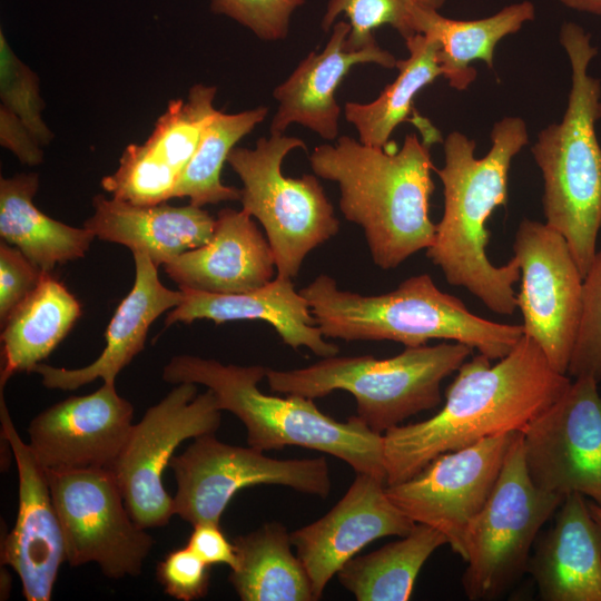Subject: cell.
<instances>
[{"mask_svg": "<svg viewBox=\"0 0 601 601\" xmlns=\"http://www.w3.org/2000/svg\"><path fill=\"white\" fill-rule=\"evenodd\" d=\"M516 433L440 454L411 479L386 485V494L414 523L440 531L464 560L469 526L487 501Z\"/></svg>", "mask_w": 601, "mask_h": 601, "instance_id": "5bb4252c", "label": "cell"}, {"mask_svg": "<svg viewBox=\"0 0 601 601\" xmlns=\"http://www.w3.org/2000/svg\"><path fill=\"white\" fill-rule=\"evenodd\" d=\"M534 18L535 7L528 0L476 20L449 19L433 11L426 18L422 35L439 41V62L450 87L465 90L477 76L471 63L482 60L492 69L496 45Z\"/></svg>", "mask_w": 601, "mask_h": 601, "instance_id": "f546056e", "label": "cell"}, {"mask_svg": "<svg viewBox=\"0 0 601 601\" xmlns=\"http://www.w3.org/2000/svg\"><path fill=\"white\" fill-rule=\"evenodd\" d=\"M564 497L532 482L518 432L487 501L465 535L462 585L470 600L497 598L528 570L542 525Z\"/></svg>", "mask_w": 601, "mask_h": 601, "instance_id": "9c48e42d", "label": "cell"}, {"mask_svg": "<svg viewBox=\"0 0 601 601\" xmlns=\"http://www.w3.org/2000/svg\"><path fill=\"white\" fill-rule=\"evenodd\" d=\"M443 544H447V540L440 531L415 523L400 540L354 556L336 575L358 601H405L412 594L422 566Z\"/></svg>", "mask_w": 601, "mask_h": 601, "instance_id": "f1b7e54d", "label": "cell"}, {"mask_svg": "<svg viewBox=\"0 0 601 601\" xmlns=\"http://www.w3.org/2000/svg\"><path fill=\"white\" fill-rule=\"evenodd\" d=\"M46 473L66 561L71 566L97 563L110 579L140 574L154 540L132 520L114 472L91 467Z\"/></svg>", "mask_w": 601, "mask_h": 601, "instance_id": "8fae6325", "label": "cell"}, {"mask_svg": "<svg viewBox=\"0 0 601 601\" xmlns=\"http://www.w3.org/2000/svg\"><path fill=\"white\" fill-rule=\"evenodd\" d=\"M528 571L544 601H601V526L588 500L565 495L538 541Z\"/></svg>", "mask_w": 601, "mask_h": 601, "instance_id": "7402d4cb", "label": "cell"}, {"mask_svg": "<svg viewBox=\"0 0 601 601\" xmlns=\"http://www.w3.org/2000/svg\"><path fill=\"white\" fill-rule=\"evenodd\" d=\"M220 421L221 410L211 390L197 394V384L179 383L132 425L111 471L139 526L157 528L169 522L173 497L162 484V473L185 440L215 434Z\"/></svg>", "mask_w": 601, "mask_h": 601, "instance_id": "7c38bea8", "label": "cell"}, {"mask_svg": "<svg viewBox=\"0 0 601 601\" xmlns=\"http://www.w3.org/2000/svg\"><path fill=\"white\" fill-rule=\"evenodd\" d=\"M81 315V305L51 273L1 323L0 387L16 373H32L68 335Z\"/></svg>", "mask_w": 601, "mask_h": 601, "instance_id": "484cf974", "label": "cell"}, {"mask_svg": "<svg viewBox=\"0 0 601 601\" xmlns=\"http://www.w3.org/2000/svg\"><path fill=\"white\" fill-rule=\"evenodd\" d=\"M590 376L565 392L522 432L526 469L540 489L580 493L601 506V394Z\"/></svg>", "mask_w": 601, "mask_h": 601, "instance_id": "9a60e30c", "label": "cell"}, {"mask_svg": "<svg viewBox=\"0 0 601 601\" xmlns=\"http://www.w3.org/2000/svg\"><path fill=\"white\" fill-rule=\"evenodd\" d=\"M169 467L177 491L174 515L191 525L220 524L227 505L237 492L254 485H282L321 497L331 492V475L324 456L277 460L253 446L224 443L215 434H205L179 455Z\"/></svg>", "mask_w": 601, "mask_h": 601, "instance_id": "30bf717a", "label": "cell"}, {"mask_svg": "<svg viewBox=\"0 0 601 601\" xmlns=\"http://www.w3.org/2000/svg\"><path fill=\"white\" fill-rule=\"evenodd\" d=\"M306 0H209L210 9L248 28L260 40H284L293 12Z\"/></svg>", "mask_w": 601, "mask_h": 601, "instance_id": "d590c367", "label": "cell"}, {"mask_svg": "<svg viewBox=\"0 0 601 601\" xmlns=\"http://www.w3.org/2000/svg\"><path fill=\"white\" fill-rule=\"evenodd\" d=\"M566 374L601 382V250L583 277L581 321Z\"/></svg>", "mask_w": 601, "mask_h": 601, "instance_id": "e575fe53", "label": "cell"}, {"mask_svg": "<svg viewBox=\"0 0 601 601\" xmlns=\"http://www.w3.org/2000/svg\"><path fill=\"white\" fill-rule=\"evenodd\" d=\"M491 361L479 353L464 362L435 415L383 434L386 485L411 479L445 452L522 432L572 382L525 334L506 356Z\"/></svg>", "mask_w": 601, "mask_h": 601, "instance_id": "6da1fadb", "label": "cell"}, {"mask_svg": "<svg viewBox=\"0 0 601 601\" xmlns=\"http://www.w3.org/2000/svg\"><path fill=\"white\" fill-rule=\"evenodd\" d=\"M434 142L410 134L400 149L391 142L380 148L342 136L309 155L314 174L337 183L342 214L363 228L371 257L382 269L400 266L434 240L436 224L430 218Z\"/></svg>", "mask_w": 601, "mask_h": 601, "instance_id": "3957f363", "label": "cell"}, {"mask_svg": "<svg viewBox=\"0 0 601 601\" xmlns=\"http://www.w3.org/2000/svg\"><path fill=\"white\" fill-rule=\"evenodd\" d=\"M136 275L131 290L118 305L106 333V346L91 364L80 368L38 364L32 373L51 390L72 391L97 378L115 383L117 375L144 347L150 325L181 300V292L173 290L159 279L158 266L146 254L132 253Z\"/></svg>", "mask_w": 601, "mask_h": 601, "instance_id": "cb8c5ba5", "label": "cell"}, {"mask_svg": "<svg viewBox=\"0 0 601 601\" xmlns=\"http://www.w3.org/2000/svg\"><path fill=\"white\" fill-rule=\"evenodd\" d=\"M275 258L270 245L243 209L224 208L203 246L164 265L179 288L214 294L245 293L268 284Z\"/></svg>", "mask_w": 601, "mask_h": 601, "instance_id": "44dd1931", "label": "cell"}, {"mask_svg": "<svg viewBox=\"0 0 601 601\" xmlns=\"http://www.w3.org/2000/svg\"><path fill=\"white\" fill-rule=\"evenodd\" d=\"M406 59H397L398 75L380 96L367 104L347 102L346 120L352 124L358 140L367 146L384 148L394 129L407 120L416 95L439 77V41L430 35H415L405 40Z\"/></svg>", "mask_w": 601, "mask_h": 601, "instance_id": "4dcf8cb0", "label": "cell"}, {"mask_svg": "<svg viewBox=\"0 0 601 601\" xmlns=\"http://www.w3.org/2000/svg\"><path fill=\"white\" fill-rule=\"evenodd\" d=\"M299 293L329 338L394 341L405 347L447 339L493 361L506 356L523 336L522 325L473 314L460 298L441 290L428 274L411 276L395 289L371 296L341 289L335 279L322 274Z\"/></svg>", "mask_w": 601, "mask_h": 601, "instance_id": "5b68a950", "label": "cell"}, {"mask_svg": "<svg viewBox=\"0 0 601 601\" xmlns=\"http://www.w3.org/2000/svg\"><path fill=\"white\" fill-rule=\"evenodd\" d=\"M559 38L572 71L568 105L560 122L540 130L531 152L543 179L544 223L564 237L584 277L601 230V82L589 73L598 49L574 22H564Z\"/></svg>", "mask_w": 601, "mask_h": 601, "instance_id": "277c9868", "label": "cell"}, {"mask_svg": "<svg viewBox=\"0 0 601 601\" xmlns=\"http://www.w3.org/2000/svg\"><path fill=\"white\" fill-rule=\"evenodd\" d=\"M1 435L10 444L18 470V512L2 542L1 561L18 574L28 601L51 599L66 561L63 533L46 470L17 432L0 392Z\"/></svg>", "mask_w": 601, "mask_h": 601, "instance_id": "e0dca14e", "label": "cell"}, {"mask_svg": "<svg viewBox=\"0 0 601 601\" xmlns=\"http://www.w3.org/2000/svg\"><path fill=\"white\" fill-rule=\"evenodd\" d=\"M208 565L225 564L231 569L236 566L237 553L233 542L228 541L220 529V524L198 523L186 544Z\"/></svg>", "mask_w": 601, "mask_h": 601, "instance_id": "f35d334b", "label": "cell"}, {"mask_svg": "<svg viewBox=\"0 0 601 601\" xmlns=\"http://www.w3.org/2000/svg\"><path fill=\"white\" fill-rule=\"evenodd\" d=\"M349 30L348 22H336L325 48L321 52L312 51L274 89L278 107L270 134H284L289 125L298 124L325 140L337 139L341 107L335 93L348 71L359 63L395 68L397 59L377 43L358 51L346 50Z\"/></svg>", "mask_w": 601, "mask_h": 601, "instance_id": "ffe728a7", "label": "cell"}, {"mask_svg": "<svg viewBox=\"0 0 601 601\" xmlns=\"http://www.w3.org/2000/svg\"><path fill=\"white\" fill-rule=\"evenodd\" d=\"M39 188L36 173L0 179V237L17 247L42 272L85 257L96 236L56 220L33 203Z\"/></svg>", "mask_w": 601, "mask_h": 601, "instance_id": "4316f807", "label": "cell"}, {"mask_svg": "<svg viewBox=\"0 0 601 601\" xmlns=\"http://www.w3.org/2000/svg\"><path fill=\"white\" fill-rule=\"evenodd\" d=\"M472 353L470 346L453 342L405 347L384 359L334 355L303 368H268L266 378L274 392L313 400L346 391L356 400L357 416L373 432L384 434L405 418L436 407L442 381Z\"/></svg>", "mask_w": 601, "mask_h": 601, "instance_id": "52a82bcc", "label": "cell"}, {"mask_svg": "<svg viewBox=\"0 0 601 601\" xmlns=\"http://www.w3.org/2000/svg\"><path fill=\"white\" fill-rule=\"evenodd\" d=\"M263 365L223 364L195 355H176L165 365L162 380L194 383L211 390L221 411L233 413L246 428L247 444L262 451L285 446L315 450L347 463L356 473L383 479V434L373 432L357 415L339 422L324 414L314 400L263 393Z\"/></svg>", "mask_w": 601, "mask_h": 601, "instance_id": "8992f818", "label": "cell"}, {"mask_svg": "<svg viewBox=\"0 0 601 601\" xmlns=\"http://www.w3.org/2000/svg\"><path fill=\"white\" fill-rule=\"evenodd\" d=\"M267 114L268 109L263 106L236 114L217 110L178 179L171 198L187 197L197 207L240 200V189L221 183V169L235 145L260 124Z\"/></svg>", "mask_w": 601, "mask_h": 601, "instance_id": "1f68e13d", "label": "cell"}, {"mask_svg": "<svg viewBox=\"0 0 601 601\" xmlns=\"http://www.w3.org/2000/svg\"><path fill=\"white\" fill-rule=\"evenodd\" d=\"M0 98L1 105L16 115L33 134L41 146L52 140L42 112L45 101L40 95L38 76L10 48L0 31Z\"/></svg>", "mask_w": 601, "mask_h": 601, "instance_id": "836d02e7", "label": "cell"}, {"mask_svg": "<svg viewBox=\"0 0 601 601\" xmlns=\"http://www.w3.org/2000/svg\"><path fill=\"white\" fill-rule=\"evenodd\" d=\"M588 505H589V509H590V512H591L593 519L601 526V506L595 504L593 501H589V500H588Z\"/></svg>", "mask_w": 601, "mask_h": 601, "instance_id": "b9f144b4", "label": "cell"}, {"mask_svg": "<svg viewBox=\"0 0 601 601\" xmlns=\"http://www.w3.org/2000/svg\"><path fill=\"white\" fill-rule=\"evenodd\" d=\"M179 289L181 300L167 314L165 327L197 319L216 324L258 319L270 324L283 343L294 349L306 347L321 357L339 352L335 344L325 341L306 298L295 289L290 278L276 275L268 284L238 294Z\"/></svg>", "mask_w": 601, "mask_h": 601, "instance_id": "603a6c76", "label": "cell"}, {"mask_svg": "<svg viewBox=\"0 0 601 601\" xmlns=\"http://www.w3.org/2000/svg\"><path fill=\"white\" fill-rule=\"evenodd\" d=\"M565 7L587 12L591 14L601 16V0H560Z\"/></svg>", "mask_w": 601, "mask_h": 601, "instance_id": "60d3db41", "label": "cell"}, {"mask_svg": "<svg viewBox=\"0 0 601 601\" xmlns=\"http://www.w3.org/2000/svg\"><path fill=\"white\" fill-rule=\"evenodd\" d=\"M446 0H328L322 18V29L327 32L339 14L349 20L351 30L345 49L358 51L376 42L374 30L388 24L404 40L422 35L426 17L439 11Z\"/></svg>", "mask_w": 601, "mask_h": 601, "instance_id": "d6a6232c", "label": "cell"}, {"mask_svg": "<svg viewBox=\"0 0 601 601\" xmlns=\"http://www.w3.org/2000/svg\"><path fill=\"white\" fill-rule=\"evenodd\" d=\"M306 150L297 137L270 134L255 148L234 147L227 164L240 178L243 210L264 227L277 276L294 278L309 252L338 233L339 221L316 175L284 176L283 160L294 149Z\"/></svg>", "mask_w": 601, "mask_h": 601, "instance_id": "ba28073f", "label": "cell"}, {"mask_svg": "<svg viewBox=\"0 0 601 601\" xmlns=\"http://www.w3.org/2000/svg\"><path fill=\"white\" fill-rule=\"evenodd\" d=\"M156 577L166 594L180 601L204 598L209 589L210 565L187 545L168 552L158 563Z\"/></svg>", "mask_w": 601, "mask_h": 601, "instance_id": "8d00e7d4", "label": "cell"}, {"mask_svg": "<svg viewBox=\"0 0 601 601\" xmlns=\"http://www.w3.org/2000/svg\"><path fill=\"white\" fill-rule=\"evenodd\" d=\"M134 407L115 383L70 396L35 416L29 445L46 470L107 469L117 463L132 428Z\"/></svg>", "mask_w": 601, "mask_h": 601, "instance_id": "2e32d148", "label": "cell"}, {"mask_svg": "<svg viewBox=\"0 0 601 601\" xmlns=\"http://www.w3.org/2000/svg\"><path fill=\"white\" fill-rule=\"evenodd\" d=\"M0 144L24 165L42 162L43 151L30 129L12 112L0 106Z\"/></svg>", "mask_w": 601, "mask_h": 601, "instance_id": "ab89813d", "label": "cell"}, {"mask_svg": "<svg viewBox=\"0 0 601 601\" xmlns=\"http://www.w3.org/2000/svg\"><path fill=\"white\" fill-rule=\"evenodd\" d=\"M490 137L491 148L481 158L466 135L452 131L445 137L443 167H434L444 208L426 256L450 285L464 287L495 314L511 315L518 307L513 285L520 267L514 257L502 266L490 262L486 223L495 208L508 204L511 162L529 144V132L522 118L504 117Z\"/></svg>", "mask_w": 601, "mask_h": 601, "instance_id": "7a4b0ae2", "label": "cell"}, {"mask_svg": "<svg viewBox=\"0 0 601 601\" xmlns=\"http://www.w3.org/2000/svg\"><path fill=\"white\" fill-rule=\"evenodd\" d=\"M42 272L17 247L0 244V322L38 285Z\"/></svg>", "mask_w": 601, "mask_h": 601, "instance_id": "74e56055", "label": "cell"}, {"mask_svg": "<svg viewBox=\"0 0 601 601\" xmlns=\"http://www.w3.org/2000/svg\"><path fill=\"white\" fill-rule=\"evenodd\" d=\"M217 88L194 85L186 99L171 100L144 144H130L118 168L101 180L112 197L138 205L171 199L174 188L191 160L203 132L217 111Z\"/></svg>", "mask_w": 601, "mask_h": 601, "instance_id": "d6986e66", "label": "cell"}, {"mask_svg": "<svg viewBox=\"0 0 601 601\" xmlns=\"http://www.w3.org/2000/svg\"><path fill=\"white\" fill-rule=\"evenodd\" d=\"M513 253L520 267L516 303L523 334L555 371L566 374L581 321L583 277L564 237L545 223L523 218Z\"/></svg>", "mask_w": 601, "mask_h": 601, "instance_id": "4fadbf2b", "label": "cell"}, {"mask_svg": "<svg viewBox=\"0 0 601 601\" xmlns=\"http://www.w3.org/2000/svg\"><path fill=\"white\" fill-rule=\"evenodd\" d=\"M237 563L228 577L243 601H313L309 577L290 546V533L277 522L233 540Z\"/></svg>", "mask_w": 601, "mask_h": 601, "instance_id": "83f0119b", "label": "cell"}, {"mask_svg": "<svg viewBox=\"0 0 601 601\" xmlns=\"http://www.w3.org/2000/svg\"><path fill=\"white\" fill-rule=\"evenodd\" d=\"M385 487V480L356 473L344 496L324 516L290 533L315 600L367 544L384 536H404L414 528L415 523L388 499Z\"/></svg>", "mask_w": 601, "mask_h": 601, "instance_id": "ac0fdd59", "label": "cell"}, {"mask_svg": "<svg viewBox=\"0 0 601 601\" xmlns=\"http://www.w3.org/2000/svg\"><path fill=\"white\" fill-rule=\"evenodd\" d=\"M92 207L93 214L83 227L100 240L146 254L157 266L205 245L216 223L207 210L191 204L138 205L99 194L93 197Z\"/></svg>", "mask_w": 601, "mask_h": 601, "instance_id": "d4e9b609", "label": "cell"}]
</instances>
